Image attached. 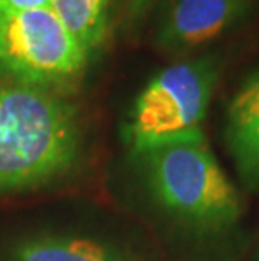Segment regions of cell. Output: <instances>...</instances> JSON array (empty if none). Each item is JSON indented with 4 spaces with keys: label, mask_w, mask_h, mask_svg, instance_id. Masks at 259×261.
I'll use <instances>...</instances> for the list:
<instances>
[{
    "label": "cell",
    "mask_w": 259,
    "mask_h": 261,
    "mask_svg": "<svg viewBox=\"0 0 259 261\" xmlns=\"http://www.w3.org/2000/svg\"><path fill=\"white\" fill-rule=\"evenodd\" d=\"M82 155L78 107L63 93L0 81V196L46 187Z\"/></svg>",
    "instance_id": "cell-1"
},
{
    "label": "cell",
    "mask_w": 259,
    "mask_h": 261,
    "mask_svg": "<svg viewBox=\"0 0 259 261\" xmlns=\"http://www.w3.org/2000/svg\"><path fill=\"white\" fill-rule=\"evenodd\" d=\"M152 197L199 232L229 231L241 218L239 194L214 157L204 132L135 152Z\"/></svg>",
    "instance_id": "cell-2"
},
{
    "label": "cell",
    "mask_w": 259,
    "mask_h": 261,
    "mask_svg": "<svg viewBox=\"0 0 259 261\" xmlns=\"http://www.w3.org/2000/svg\"><path fill=\"white\" fill-rule=\"evenodd\" d=\"M220 71V59L212 53L158 71L135 98L125 125L131 152L202 132Z\"/></svg>",
    "instance_id": "cell-3"
},
{
    "label": "cell",
    "mask_w": 259,
    "mask_h": 261,
    "mask_svg": "<svg viewBox=\"0 0 259 261\" xmlns=\"http://www.w3.org/2000/svg\"><path fill=\"white\" fill-rule=\"evenodd\" d=\"M90 53L51 7L0 12V80L63 93L84 73Z\"/></svg>",
    "instance_id": "cell-4"
},
{
    "label": "cell",
    "mask_w": 259,
    "mask_h": 261,
    "mask_svg": "<svg viewBox=\"0 0 259 261\" xmlns=\"http://www.w3.org/2000/svg\"><path fill=\"white\" fill-rule=\"evenodd\" d=\"M256 7L257 0H158L153 44L170 56H187L238 29Z\"/></svg>",
    "instance_id": "cell-5"
},
{
    "label": "cell",
    "mask_w": 259,
    "mask_h": 261,
    "mask_svg": "<svg viewBox=\"0 0 259 261\" xmlns=\"http://www.w3.org/2000/svg\"><path fill=\"white\" fill-rule=\"evenodd\" d=\"M225 143L242 184L259 189V69L242 83L225 116Z\"/></svg>",
    "instance_id": "cell-6"
},
{
    "label": "cell",
    "mask_w": 259,
    "mask_h": 261,
    "mask_svg": "<svg viewBox=\"0 0 259 261\" xmlns=\"http://www.w3.org/2000/svg\"><path fill=\"white\" fill-rule=\"evenodd\" d=\"M0 261H133L114 246L93 238L47 234L15 241Z\"/></svg>",
    "instance_id": "cell-7"
},
{
    "label": "cell",
    "mask_w": 259,
    "mask_h": 261,
    "mask_svg": "<svg viewBox=\"0 0 259 261\" xmlns=\"http://www.w3.org/2000/svg\"><path fill=\"white\" fill-rule=\"evenodd\" d=\"M109 7L111 0H51L52 12L90 54L108 36Z\"/></svg>",
    "instance_id": "cell-8"
},
{
    "label": "cell",
    "mask_w": 259,
    "mask_h": 261,
    "mask_svg": "<svg viewBox=\"0 0 259 261\" xmlns=\"http://www.w3.org/2000/svg\"><path fill=\"white\" fill-rule=\"evenodd\" d=\"M158 0H120L123 12L131 25H138L153 14Z\"/></svg>",
    "instance_id": "cell-9"
},
{
    "label": "cell",
    "mask_w": 259,
    "mask_h": 261,
    "mask_svg": "<svg viewBox=\"0 0 259 261\" xmlns=\"http://www.w3.org/2000/svg\"><path fill=\"white\" fill-rule=\"evenodd\" d=\"M51 7V0H0V12H24Z\"/></svg>",
    "instance_id": "cell-10"
},
{
    "label": "cell",
    "mask_w": 259,
    "mask_h": 261,
    "mask_svg": "<svg viewBox=\"0 0 259 261\" xmlns=\"http://www.w3.org/2000/svg\"><path fill=\"white\" fill-rule=\"evenodd\" d=\"M257 261H259V253H257Z\"/></svg>",
    "instance_id": "cell-11"
}]
</instances>
